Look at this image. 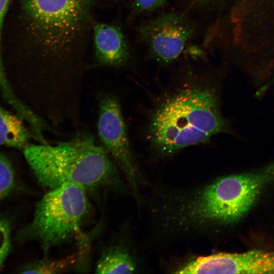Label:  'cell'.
I'll list each match as a JSON object with an SVG mask.
<instances>
[{
    "instance_id": "6da1fadb",
    "label": "cell",
    "mask_w": 274,
    "mask_h": 274,
    "mask_svg": "<svg viewBox=\"0 0 274 274\" xmlns=\"http://www.w3.org/2000/svg\"><path fill=\"white\" fill-rule=\"evenodd\" d=\"M23 154L39 183L47 191L65 184L85 189L120 185L116 163L87 132L54 146L27 145Z\"/></svg>"
},
{
    "instance_id": "7a4b0ae2",
    "label": "cell",
    "mask_w": 274,
    "mask_h": 274,
    "mask_svg": "<svg viewBox=\"0 0 274 274\" xmlns=\"http://www.w3.org/2000/svg\"><path fill=\"white\" fill-rule=\"evenodd\" d=\"M92 0H23L30 27L47 63L46 84L61 86L78 78L73 53L83 40Z\"/></svg>"
},
{
    "instance_id": "3957f363",
    "label": "cell",
    "mask_w": 274,
    "mask_h": 274,
    "mask_svg": "<svg viewBox=\"0 0 274 274\" xmlns=\"http://www.w3.org/2000/svg\"><path fill=\"white\" fill-rule=\"evenodd\" d=\"M230 132L213 90L197 86L180 90L153 114L149 133L153 146L164 155Z\"/></svg>"
},
{
    "instance_id": "277c9868",
    "label": "cell",
    "mask_w": 274,
    "mask_h": 274,
    "mask_svg": "<svg viewBox=\"0 0 274 274\" xmlns=\"http://www.w3.org/2000/svg\"><path fill=\"white\" fill-rule=\"evenodd\" d=\"M273 181L274 162L255 171L220 178L194 192L190 202L191 215L206 229L236 222Z\"/></svg>"
},
{
    "instance_id": "5b68a950",
    "label": "cell",
    "mask_w": 274,
    "mask_h": 274,
    "mask_svg": "<svg viewBox=\"0 0 274 274\" xmlns=\"http://www.w3.org/2000/svg\"><path fill=\"white\" fill-rule=\"evenodd\" d=\"M88 209L86 189L81 186L65 184L49 190L36 203L33 218L21 236L38 242L47 253L82 234Z\"/></svg>"
},
{
    "instance_id": "8992f818",
    "label": "cell",
    "mask_w": 274,
    "mask_h": 274,
    "mask_svg": "<svg viewBox=\"0 0 274 274\" xmlns=\"http://www.w3.org/2000/svg\"><path fill=\"white\" fill-rule=\"evenodd\" d=\"M97 133L102 146L136 191L138 172L119 102L106 93L99 97Z\"/></svg>"
},
{
    "instance_id": "52a82bcc",
    "label": "cell",
    "mask_w": 274,
    "mask_h": 274,
    "mask_svg": "<svg viewBox=\"0 0 274 274\" xmlns=\"http://www.w3.org/2000/svg\"><path fill=\"white\" fill-rule=\"evenodd\" d=\"M195 31V26L184 15L170 12L146 21L139 32L150 55L164 63L176 59Z\"/></svg>"
},
{
    "instance_id": "ba28073f",
    "label": "cell",
    "mask_w": 274,
    "mask_h": 274,
    "mask_svg": "<svg viewBox=\"0 0 274 274\" xmlns=\"http://www.w3.org/2000/svg\"><path fill=\"white\" fill-rule=\"evenodd\" d=\"M181 270L183 273H274V252L216 253L194 259Z\"/></svg>"
},
{
    "instance_id": "9c48e42d",
    "label": "cell",
    "mask_w": 274,
    "mask_h": 274,
    "mask_svg": "<svg viewBox=\"0 0 274 274\" xmlns=\"http://www.w3.org/2000/svg\"><path fill=\"white\" fill-rule=\"evenodd\" d=\"M93 39L95 57L99 64L117 67L126 62L128 47L119 27L97 23L93 26Z\"/></svg>"
},
{
    "instance_id": "30bf717a",
    "label": "cell",
    "mask_w": 274,
    "mask_h": 274,
    "mask_svg": "<svg viewBox=\"0 0 274 274\" xmlns=\"http://www.w3.org/2000/svg\"><path fill=\"white\" fill-rule=\"evenodd\" d=\"M23 121L0 105V145L17 149L27 145L30 135Z\"/></svg>"
},
{
    "instance_id": "8fae6325",
    "label": "cell",
    "mask_w": 274,
    "mask_h": 274,
    "mask_svg": "<svg viewBox=\"0 0 274 274\" xmlns=\"http://www.w3.org/2000/svg\"><path fill=\"white\" fill-rule=\"evenodd\" d=\"M135 264L130 254L118 247H111L106 250L97 262V273H131Z\"/></svg>"
},
{
    "instance_id": "7c38bea8",
    "label": "cell",
    "mask_w": 274,
    "mask_h": 274,
    "mask_svg": "<svg viewBox=\"0 0 274 274\" xmlns=\"http://www.w3.org/2000/svg\"><path fill=\"white\" fill-rule=\"evenodd\" d=\"M79 254L75 253L59 259L44 258L24 266L23 273H60L71 270L77 262Z\"/></svg>"
},
{
    "instance_id": "4fadbf2b",
    "label": "cell",
    "mask_w": 274,
    "mask_h": 274,
    "mask_svg": "<svg viewBox=\"0 0 274 274\" xmlns=\"http://www.w3.org/2000/svg\"><path fill=\"white\" fill-rule=\"evenodd\" d=\"M14 178V172L11 161L0 151V201L13 188Z\"/></svg>"
},
{
    "instance_id": "5bb4252c",
    "label": "cell",
    "mask_w": 274,
    "mask_h": 274,
    "mask_svg": "<svg viewBox=\"0 0 274 274\" xmlns=\"http://www.w3.org/2000/svg\"><path fill=\"white\" fill-rule=\"evenodd\" d=\"M11 248L10 227L9 223L0 218V270Z\"/></svg>"
},
{
    "instance_id": "9a60e30c",
    "label": "cell",
    "mask_w": 274,
    "mask_h": 274,
    "mask_svg": "<svg viewBox=\"0 0 274 274\" xmlns=\"http://www.w3.org/2000/svg\"><path fill=\"white\" fill-rule=\"evenodd\" d=\"M166 0H134L131 5V14L138 15L153 12L163 7Z\"/></svg>"
},
{
    "instance_id": "2e32d148",
    "label": "cell",
    "mask_w": 274,
    "mask_h": 274,
    "mask_svg": "<svg viewBox=\"0 0 274 274\" xmlns=\"http://www.w3.org/2000/svg\"><path fill=\"white\" fill-rule=\"evenodd\" d=\"M11 1V0H0V80L3 79L6 76L3 64L1 52L2 30L4 20L9 7Z\"/></svg>"
},
{
    "instance_id": "e0dca14e",
    "label": "cell",
    "mask_w": 274,
    "mask_h": 274,
    "mask_svg": "<svg viewBox=\"0 0 274 274\" xmlns=\"http://www.w3.org/2000/svg\"><path fill=\"white\" fill-rule=\"evenodd\" d=\"M196 4L200 5H209L216 2L218 0H192Z\"/></svg>"
}]
</instances>
